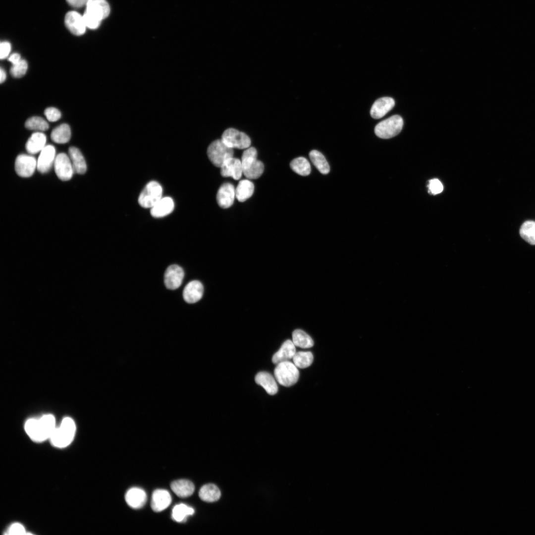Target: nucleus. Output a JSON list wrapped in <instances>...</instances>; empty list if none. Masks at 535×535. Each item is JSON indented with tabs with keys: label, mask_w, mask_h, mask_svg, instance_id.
<instances>
[{
	"label": "nucleus",
	"mask_w": 535,
	"mask_h": 535,
	"mask_svg": "<svg viewBox=\"0 0 535 535\" xmlns=\"http://www.w3.org/2000/svg\"><path fill=\"white\" fill-rule=\"evenodd\" d=\"M86 7V11L101 21L107 17L110 12L109 5L106 0H90Z\"/></svg>",
	"instance_id": "obj_19"
},
{
	"label": "nucleus",
	"mask_w": 535,
	"mask_h": 535,
	"mask_svg": "<svg viewBox=\"0 0 535 535\" xmlns=\"http://www.w3.org/2000/svg\"><path fill=\"white\" fill-rule=\"evenodd\" d=\"M171 502V497L167 490L158 489L153 492L151 505L154 511H162L169 506Z\"/></svg>",
	"instance_id": "obj_18"
},
{
	"label": "nucleus",
	"mask_w": 535,
	"mask_h": 535,
	"mask_svg": "<svg viewBox=\"0 0 535 535\" xmlns=\"http://www.w3.org/2000/svg\"><path fill=\"white\" fill-rule=\"evenodd\" d=\"M127 504L133 509H139L144 506L147 501L145 491L139 487H132L127 490L125 495Z\"/></svg>",
	"instance_id": "obj_20"
},
{
	"label": "nucleus",
	"mask_w": 535,
	"mask_h": 535,
	"mask_svg": "<svg viewBox=\"0 0 535 535\" xmlns=\"http://www.w3.org/2000/svg\"><path fill=\"white\" fill-rule=\"evenodd\" d=\"M170 487L173 492L177 496L181 498L191 496L195 490L193 482L187 480H178L173 481L171 483Z\"/></svg>",
	"instance_id": "obj_25"
},
{
	"label": "nucleus",
	"mask_w": 535,
	"mask_h": 535,
	"mask_svg": "<svg viewBox=\"0 0 535 535\" xmlns=\"http://www.w3.org/2000/svg\"><path fill=\"white\" fill-rule=\"evenodd\" d=\"M64 22L67 28L75 35H82L85 32L87 27L83 15L75 11H71L66 13Z\"/></svg>",
	"instance_id": "obj_12"
},
{
	"label": "nucleus",
	"mask_w": 535,
	"mask_h": 535,
	"mask_svg": "<svg viewBox=\"0 0 535 535\" xmlns=\"http://www.w3.org/2000/svg\"><path fill=\"white\" fill-rule=\"evenodd\" d=\"M203 292L204 287L202 283L198 280H193L184 287L183 297L186 302L193 304L202 298Z\"/></svg>",
	"instance_id": "obj_17"
},
{
	"label": "nucleus",
	"mask_w": 535,
	"mask_h": 535,
	"mask_svg": "<svg viewBox=\"0 0 535 535\" xmlns=\"http://www.w3.org/2000/svg\"><path fill=\"white\" fill-rule=\"evenodd\" d=\"M55 428V420L52 414L28 419L24 425L25 430L29 437L38 442L50 439Z\"/></svg>",
	"instance_id": "obj_1"
},
{
	"label": "nucleus",
	"mask_w": 535,
	"mask_h": 535,
	"mask_svg": "<svg viewBox=\"0 0 535 535\" xmlns=\"http://www.w3.org/2000/svg\"><path fill=\"white\" fill-rule=\"evenodd\" d=\"M295 345L293 341L287 340L282 344L279 350L272 356V361L274 364H278L284 361L293 359L296 353Z\"/></svg>",
	"instance_id": "obj_21"
},
{
	"label": "nucleus",
	"mask_w": 535,
	"mask_h": 535,
	"mask_svg": "<svg viewBox=\"0 0 535 535\" xmlns=\"http://www.w3.org/2000/svg\"><path fill=\"white\" fill-rule=\"evenodd\" d=\"M44 113L47 119L51 122L56 121L61 117L60 111L58 109L53 107L46 108L44 111Z\"/></svg>",
	"instance_id": "obj_40"
},
{
	"label": "nucleus",
	"mask_w": 535,
	"mask_h": 535,
	"mask_svg": "<svg viewBox=\"0 0 535 535\" xmlns=\"http://www.w3.org/2000/svg\"><path fill=\"white\" fill-rule=\"evenodd\" d=\"M313 360V355L309 351L296 352L293 358L294 364L297 367L301 369H305L310 366Z\"/></svg>",
	"instance_id": "obj_35"
},
{
	"label": "nucleus",
	"mask_w": 535,
	"mask_h": 535,
	"mask_svg": "<svg viewBox=\"0 0 535 535\" xmlns=\"http://www.w3.org/2000/svg\"><path fill=\"white\" fill-rule=\"evenodd\" d=\"M20 55L18 53H13L8 58V61L14 65L18 63L21 60Z\"/></svg>",
	"instance_id": "obj_44"
},
{
	"label": "nucleus",
	"mask_w": 535,
	"mask_h": 535,
	"mask_svg": "<svg viewBox=\"0 0 535 535\" xmlns=\"http://www.w3.org/2000/svg\"><path fill=\"white\" fill-rule=\"evenodd\" d=\"M233 149L226 145L221 139L213 141L207 149L209 160L214 165L219 167L225 161L233 157Z\"/></svg>",
	"instance_id": "obj_6"
},
{
	"label": "nucleus",
	"mask_w": 535,
	"mask_h": 535,
	"mask_svg": "<svg viewBox=\"0 0 535 535\" xmlns=\"http://www.w3.org/2000/svg\"><path fill=\"white\" fill-rule=\"evenodd\" d=\"M56 156L54 146L51 145H46L40 152L37 160L38 170L42 173L49 171L54 164Z\"/></svg>",
	"instance_id": "obj_13"
},
{
	"label": "nucleus",
	"mask_w": 535,
	"mask_h": 535,
	"mask_svg": "<svg viewBox=\"0 0 535 535\" xmlns=\"http://www.w3.org/2000/svg\"><path fill=\"white\" fill-rule=\"evenodd\" d=\"M28 69V64L24 59H21L18 63L12 65L10 69L11 75L15 78L23 76Z\"/></svg>",
	"instance_id": "obj_37"
},
{
	"label": "nucleus",
	"mask_w": 535,
	"mask_h": 535,
	"mask_svg": "<svg viewBox=\"0 0 535 535\" xmlns=\"http://www.w3.org/2000/svg\"><path fill=\"white\" fill-rule=\"evenodd\" d=\"M220 495L219 488L215 485L212 483L203 485L199 492V496L201 499L207 502H213L218 500Z\"/></svg>",
	"instance_id": "obj_28"
},
{
	"label": "nucleus",
	"mask_w": 535,
	"mask_h": 535,
	"mask_svg": "<svg viewBox=\"0 0 535 535\" xmlns=\"http://www.w3.org/2000/svg\"><path fill=\"white\" fill-rule=\"evenodd\" d=\"M309 157L312 162L323 174L329 173L330 167L324 156L317 150H312L309 153Z\"/></svg>",
	"instance_id": "obj_30"
},
{
	"label": "nucleus",
	"mask_w": 535,
	"mask_h": 535,
	"mask_svg": "<svg viewBox=\"0 0 535 535\" xmlns=\"http://www.w3.org/2000/svg\"><path fill=\"white\" fill-rule=\"evenodd\" d=\"M243 173L249 179H257L264 170L263 163L257 160V152L254 147H249L243 153L241 158Z\"/></svg>",
	"instance_id": "obj_3"
},
{
	"label": "nucleus",
	"mask_w": 535,
	"mask_h": 535,
	"mask_svg": "<svg viewBox=\"0 0 535 535\" xmlns=\"http://www.w3.org/2000/svg\"><path fill=\"white\" fill-rule=\"evenodd\" d=\"M292 341L296 346L302 348H309L313 346L312 338L301 329H296L292 333Z\"/></svg>",
	"instance_id": "obj_31"
},
{
	"label": "nucleus",
	"mask_w": 535,
	"mask_h": 535,
	"mask_svg": "<svg viewBox=\"0 0 535 535\" xmlns=\"http://www.w3.org/2000/svg\"><path fill=\"white\" fill-rule=\"evenodd\" d=\"M184 276V272L182 268L178 265H172L166 269L164 275V283L165 287L171 290H174L180 286Z\"/></svg>",
	"instance_id": "obj_11"
},
{
	"label": "nucleus",
	"mask_w": 535,
	"mask_h": 535,
	"mask_svg": "<svg viewBox=\"0 0 535 535\" xmlns=\"http://www.w3.org/2000/svg\"><path fill=\"white\" fill-rule=\"evenodd\" d=\"M235 197V189L233 185L229 183H225L217 191L216 201L220 208L227 209L233 205Z\"/></svg>",
	"instance_id": "obj_14"
},
{
	"label": "nucleus",
	"mask_w": 535,
	"mask_h": 535,
	"mask_svg": "<svg viewBox=\"0 0 535 535\" xmlns=\"http://www.w3.org/2000/svg\"><path fill=\"white\" fill-rule=\"evenodd\" d=\"M0 83H2V82H3L5 80L6 75V73H5L4 70L3 69H2V67L0 68Z\"/></svg>",
	"instance_id": "obj_45"
},
{
	"label": "nucleus",
	"mask_w": 535,
	"mask_h": 535,
	"mask_svg": "<svg viewBox=\"0 0 535 535\" xmlns=\"http://www.w3.org/2000/svg\"><path fill=\"white\" fill-rule=\"evenodd\" d=\"M90 0H66L71 6L74 7H80L86 5Z\"/></svg>",
	"instance_id": "obj_43"
},
{
	"label": "nucleus",
	"mask_w": 535,
	"mask_h": 535,
	"mask_svg": "<svg viewBox=\"0 0 535 535\" xmlns=\"http://www.w3.org/2000/svg\"><path fill=\"white\" fill-rule=\"evenodd\" d=\"M221 139L232 149H247L250 147L251 142L247 135L233 128L226 129L222 133Z\"/></svg>",
	"instance_id": "obj_8"
},
{
	"label": "nucleus",
	"mask_w": 535,
	"mask_h": 535,
	"mask_svg": "<svg viewBox=\"0 0 535 535\" xmlns=\"http://www.w3.org/2000/svg\"><path fill=\"white\" fill-rule=\"evenodd\" d=\"M26 534V531L24 526L19 523H14L11 525L8 530L9 535H24Z\"/></svg>",
	"instance_id": "obj_41"
},
{
	"label": "nucleus",
	"mask_w": 535,
	"mask_h": 535,
	"mask_svg": "<svg viewBox=\"0 0 535 535\" xmlns=\"http://www.w3.org/2000/svg\"><path fill=\"white\" fill-rule=\"evenodd\" d=\"M83 17L86 26L88 28L95 29L100 25L101 20L86 11Z\"/></svg>",
	"instance_id": "obj_38"
},
{
	"label": "nucleus",
	"mask_w": 535,
	"mask_h": 535,
	"mask_svg": "<svg viewBox=\"0 0 535 535\" xmlns=\"http://www.w3.org/2000/svg\"><path fill=\"white\" fill-rule=\"evenodd\" d=\"M429 192L433 195L440 193L443 190V186L441 182L436 178L431 179L429 181L428 185Z\"/></svg>",
	"instance_id": "obj_39"
},
{
	"label": "nucleus",
	"mask_w": 535,
	"mask_h": 535,
	"mask_svg": "<svg viewBox=\"0 0 535 535\" xmlns=\"http://www.w3.org/2000/svg\"><path fill=\"white\" fill-rule=\"evenodd\" d=\"M37 166V160L30 155H20L16 159L15 171L22 177H28L33 175Z\"/></svg>",
	"instance_id": "obj_10"
},
{
	"label": "nucleus",
	"mask_w": 535,
	"mask_h": 535,
	"mask_svg": "<svg viewBox=\"0 0 535 535\" xmlns=\"http://www.w3.org/2000/svg\"><path fill=\"white\" fill-rule=\"evenodd\" d=\"M257 384L262 386L269 395L275 394L278 391V386L273 376L266 372L258 373L255 376Z\"/></svg>",
	"instance_id": "obj_23"
},
{
	"label": "nucleus",
	"mask_w": 535,
	"mask_h": 535,
	"mask_svg": "<svg viewBox=\"0 0 535 535\" xmlns=\"http://www.w3.org/2000/svg\"><path fill=\"white\" fill-rule=\"evenodd\" d=\"M0 58L1 59H4L8 56L10 51L11 45L8 42H2L0 45Z\"/></svg>",
	"instance_id": "obj_42"
},
{
	"label": "nucleus",
	"mask_w": 535,
	"mask_h": 535,
	"mask_svg": "<svg viewBox=\"0 0 535 535\" xmlns=\"http://www.w3.org/2000/svg\"><path fill=\"white\" fill-rule=\"evenodd\" d=\"M26 128L37 131H45L49 128V124L43 118L33 116L28 118L25 123Z\"/></svg>",
	"instance_id": "obj_36"
},
{
	"label": "nucleus",
	"mask_w": 535,
	"mask_h": 535,
	"mask_svg": "<svg viewBox=\"0 0 535 535\" xmlns=\"http://www.w3.org/2000/svg\"><path fill=\"white\" fill-rule=\"evenodd\" d=\"M291 168L296 173L302 176H307L311 170L310 162L305 158L300 157L293 160L290 163Z\"/></svg>",
	"instance_id": "obj_34"
},
{
	"label": "nucleus",
	"mask_w": 535,
	"mask_h": 535,
	"mask_svg": "<svg viewBox=\"0 0 535 535\" xmlns=\"http://www.w3.org/2000/svg\"><path fill=\"white\" fill-rule=\"evenodd\" d=\"M274 374L280 384L289 387L297 382L299 372L294 364L287 361L277 364L274 370Z\"/></svg>",
	"instance_id": "obj_4"
},
{
	"label": "nucleus",
	"mask_w": 535,
	"mask_h": 535,
	"mask_svg": "<svg viewBox=\"0 0 535 535\" xmlns=\"http://www.w3.org/2000/svg\"><path fill=\"white\" fill-rule=\"evenodd\" d=\"M71 137L69 126L65 123L57 126L52 131L51 137L55 143L64 144L69 141Z\"/></svg>",
	"instance_id": "obj_29"
},
{
	"label": "nucleus",
	"mask_w": 535,
	"mask_h": 535,
	"mask_svg": "<svg viewBox=\"0 0 535 535\" xmlns=\"http://www.w3.org/2000/svg\"><path fill=\"white\" fill-rule=\"evenodd\" d=\"M54 168L57 176L63 181L70 180L74 172L70 158L64 153H60L54 162Z\"/></svg>",
	"instance_id": "obj_9"
},
{
	"label": "nucleus",
	"mask_w": 535,
	"mask_h": 535,
	"mask_svg": "<svg viewBox=\"0 0 535 535\" xmlns=\"http://www.w3.org/2000/svg\"><path fill=\"white\" fill-rule=\"evenodd\" d=\"M395 106L394 100L390 97H382L376 100L373 105L370 114L374 119H379L384 116L391 110Z\"/></svg>",
	"instance_id": "obj_16"
},
{
	"label": "nucleus",
	"mask_w": 535,
	"mask_h": 535,
	"mask_svg": "<svg viewBox=\"0 0 535 535\" xmlns=\"http://www.w3.org/2000/svg\"><path fill=\"white\" fill-rule=\"evenodd\" d=\"M254 191L253 183L249 180H242L235 189V197L239 202H243L252 196Z\"/></svg>",
	"instance_id": "obj_27"
},
{
	"label": "nucleus",
	"mask_w": 535,
	"mask_h": 535,
	"mask_svg": "<svg viewBox=\"0 0 535 535\" xmlns=\"http://www.w3.org/2000/svg\"><path fill=\"white\" fill-rule=\"evenodd\" d=\"M521 237L531 245H535V221L527 220L520 228Z\"/></svg>",
	"instance_id": "obj_33"
},
{
	"label": "nucleus",
	"mask_w": 535,
	"mask_h": 535,
	"mask_svg": "<svg viewBox=\"0 0 535 535\" xmlns=\"http://www.w3.org/2000/svg\"><path fill=\"white\" fill-rule=\"evenodd\" d=\"M76 432L74 421L69 417L64 418L60 425L55 428L50 440L52 444L58 448H64L72 441Z\"/></svg>",
	"instance_id": "obj_2"
},
{
	"label": "nucleus",
	"mask_w": 535,
	"mask_h": 535,
	"mask_svg": "<svg viewBox=\"0 0 535 535\" xmlns=\"http://www.w3.org/2000/svg\"><path fill=\"white\" fill-rule=\"evenodd\" d=\"M68 153L74 172L81 174L85 173L87 165L80 150L76 147H71L69 148Z\"/></svg>",
	"instance_id": "obj_26"
},
{
	"label": "nucleus",
	"mask_w": 535,
	"mask_h": 535,
	"mask_svg": "<svg viewBox=\"0 0 535 535\" xmlns=\"http://www.w3.org/2000/svg\"><path fill=\"white\" fill-rule=\"evenodd\" d=\"M403 126L402 118L394 115L378 123L374 128V132L380 138L389 139L398 135Z\"/></svg>",
	"instance_id": "obj_5"
},
{
	"label": "nucleus",
	"mask_w": 535,
	"mask_h": 535,
	"mask_svg": "<svg viewBox=\"0 0 535 535\" xmlns=\"http://www.w3.org/2000/svg\"><path fill=\"white\" fill-rule=\"evenodd\" d=\"M220 168L221 175L224 177H232L234 179L238 180L243 174L241 161L237 158L228 159Z\"/></svg>",
	"instance_id": "obj_15"
},
{
	"label": "nucleus",
	"mask_w": 535,
	"mask_h": 535,
	"mask_svg": "<svg viewBox=\"0 0 535 535\" xmlns=\"http://www.w3.org/2000/svg\"><path fill=\"white\" fill-rule=\"evenodd\" d=\"M174 203L169 197H162L154 206L151 208L150 213L154 217H162L170 214L173 210Z\"/></svg>",
	"instance_id": "obj_22"
},
{
	"label": "nucleus",
	"mask_w": 535,
	"mask_h": 535,
	"mask_svg": "<svg viewBox=\"0 0 535 535\" xmlns=\"http://www.w3.org/2000/svg\"><path fill=\"white\" fill-rule=\"evenodd\" d=\"M194 509L186 504L181 503L174 506L172 510L171 517L177 522H182L187 517L194 514Z\"/></svg>",
	"instance_id": "obj_32"
},
{
	"label": "nucleus",
	"mask_w": 535,
	"mask_h": 535,
	"mask_svg": "<svg viewBox=\"0 0 535 535\" xmlns=\"http://www.w3.org/2000/svg\"><path fill=\"white\" fill-rule=\"evenodd\" d=\"M162 188L157 181L149 182L140 193L138 202L144 208H152L162 197Z\"/></svg>",
	"instance_id": "obj_7"
},
{
	"label": "nucleus",
	"mask_w": 535,
	"mask_h": 535,
	"mask_svg": "<svg viewBox=\"0 0 535 535\" xmlns=\"http://www.w3.org/2000/svg\"><path fill=\"white\" fill-rule=\"evenodd\" d=\"M46 136L41 132L33 133L27 140L25 148L30 154H35L40 152L46 146Z\"/></svg>",
	"instance_id": "obj_24"
}]
</instances>
